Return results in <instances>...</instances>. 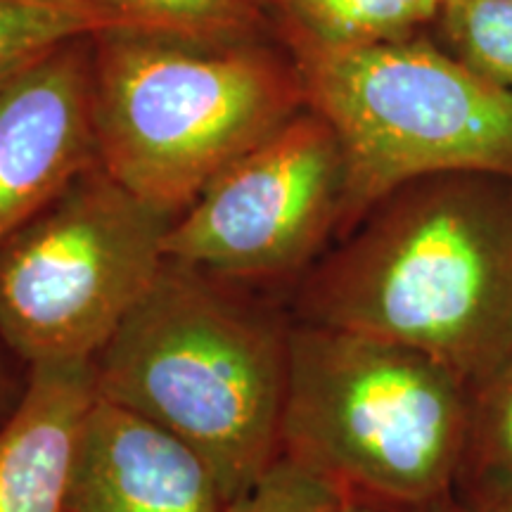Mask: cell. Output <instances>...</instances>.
Returning a JSON list of instances; mask_svg holds the SVG:
<instances>
[{"instance_id":"obj_1","label":"cell","mask_w":512,"mask_h":512,"mask_svg":"<svg viewBox=\"0 0 512 512\" xmlns=\"http://www.w3.org/2000/svg\"><path fill=\"white\" fill-rule=\"evenodd\" d=\"M297 323L434 358L477 387L512 356V185L486 174L408 183L304 275Z\"/></svg>"},{"instance_id":"obj_2","label":"cell","mask_w":512,"mask_h":512,"mask_svg":"<svg viewBox=\"0 0 512 512\" xmlns=\"http://www.w3.org/2000/svg\"><path fill=\"white\" fill-rule=\"evenodd\" d=\"M166 261L93 358L98 399L155 422L207 460L226 503L280 456L292 318Z\"/></svg>"},{"instance_id":"obj_3","label":"cell","mask_w":512,"mask_h":512,"mask_svg":"<svg viewBox=\"0 0 512 512\" xmlns=\"http://www.w3.org/2000/svg\"><path fill=\"white\" fill-rule=\"evenodd\" d=\"M91 76L100 166L176 214L306 107L294 62L254 36L105 29L91 36Z\"/></svg>"},{"instance_id":"obj_4","label":"cell","mask_w":512,"mask_h":512,"mask_svg":"<svg viewBox=\"0 0 512 512\" xmlns=\"http://www.w3.org/2000/svg\"><path fill=\"white\" fill-rule=\"evenodd\" d=\"M470 387L420 351L292 320L280 456L344 503L427 505L451 498Z\"/></svg>"},{"instance_id":"obj_5","label":"cell","mask_w":512,"mask_h":512,"mask_svg":"<svg viewBox=\"0 0 512 512\" xmlns=\"http://www.w3.org/2000/svg\"><path fill=\"white\" fill-rule=\"evenodd\" d=\"M306 105L347 162L339 235L403 185L444 174L512 181V91L420 38L361 48L287 41Z\"/></svg>"},{"instance_id":"obj_6","label":"cell","mask_w":512,"mask_h":512,"mask_svg":"<svg viewBox=\"0 0 512 512\" xmlns=\"http://www.w3.org/2000/svg\"><path fill=\"white\" fill-rule=\"evenodd\" d=\"M181 214L86 169L0 240V342L22 363L93 361L166 264Z\"/></svg>"},{"instance_id":"obj_7","label":"cell","mask_w":512,"mask_h":512,"mask_svg":"<svg viewBox=\"0 0 512 512\" xmlns=\"http://www.w3.org/2000/svg\"><path fill=\"white\" fill-rule=\"evenodd\" d=\"M347 162L309 105L252 147L181 211L166 261L223 283H275L311 271L339 235Z\"/></svg>"},{"instance_id":"obj_8","label":"cell","mask_w":512,"mask_h":512,"mask_svg":"<svg viewBox=\"0 0 512 512\" xmlns=\"http://www.w3.org/2000/svg\"><path fill=\"white\" fill-rule=\"evenodd\" d=\"M98 162L86 36L19 67L0 91V240Z\"/></svg>"},{"instance_id":"obj_9","label":"cell","mask_w":512,"mask_h":512,"mask_svg":"<svg viewBox=\"0 0 512 512\" xmlns=\"http://www.w3.org/2000/svg\"><path fill=\"white\" fill-rule=\"evenodd\" d=\"M221 484L195 448L98 399L76 448L72 512H223Z\"/></svg>"},{"instance_id":"obj_10","label":"cell","mask_w":512,"mask_h":512,"mask_svg":"<svg viewBox=\"0 0 512 512\" xmlns=\"http://www.w3.org/2000/svg\"><path fill=\"white\" fill-rule=\"evenodd\" d=\"M95 401L93 361L29 366L0 422V512H72L76 448Z\"/></svg>"},{"instance_id":"obj_11","label":"cell","mask_w":512,"mask_h":512,"mask_svg":"<svg viewBox=\"0 0 512 512\" xmlns=\"http://www.w3.org/2000/svg\"><path fill=\"white\" fill-rule=\"evenodd\" d=\"M280 19L287 41L361 48L413 38L439 22L444 0H256Z\"/></svg>"},{"instance_id":"obj_12","label":"cell","mask_w":512,"mask_h":512,"mask_svg":"<svg viewBox=\"0 0 512 512\" xmlns=\"http://www.w3.org/2000/svg\"><path fill=\"white\" fill-rule=\"evenodd\" d=\"M453 496L467 510L512 505V356L470 392Z\"/></svg>"},{"instance_id":"obj_13","label":"cell","mask_w":512,"mask_h":512,"mask_svg":"<svg viewBox=\"0 0 512 512\" xmlns=\"http://www.w3.org/2000/svg\"><path fill=\"white\" fill-rule=\"evenodd\" d=\"M131 27L117 12L50 0H0V74L74 38Z\"/></svg>"},{"instance_id":"obj_14","label":"cell","mask_w":512,"mask_h":512,"mask_svg":"<svg viewBox=\"0 0 512 512\" xmlns=\"http://www.w3.org/2000/svg\"><path fill=\"white\" fill-rule=\"evenodd\" d=\"M439 24L458 60L512 91V0H444Z\"/></svg>"},{"instance_id":"obj_15","label":"cell","mask_w":512,"mask_h":512,"mask_svg":"<svg viewBox=\"0 0 512 512\" xmlns=\"http://www.w3.org/2000/svg\"><path fill=\"white\" fill-rule=\"evenodd\" d=\"M133 27L197 38H249L266 10L256 0H110Z\"/></svg>"},{"instance_id":"obj_16","label":"cell","mask_w":512,"mask_h":512,"mask_svg":"<svg viewBox=\"0 0 512 512\" xmlns=\"http://www.w3.org/2000/svg\"><path fill=\"white\" fill-rule=\"evenodd\" d=\"M344 498L328 482L278 456L223 512H342Z\"/></svg>"},{"instance_id":"obj_17","label":"cell","mask_w":512,"mask_h":512,"mask_svg":"<svg viewBox=\"0 0 512 512\" xmlns=\"http://www.w3.org/2000/svg\"><path fill=\"white\" fill-rule=\"evenodd\" d=\"M342 512H465L463 505L456 501V496L444 498V501L427 503V505H406V508H389V505H356L344 503Z\"/></svg>"},{"instance_id":"obj_18","label":"cell","mask_w":512,"mask_h":512,"mask_svg":"<svg viewBox=\"0 0 512 512\" xmlns=\"http://www.w3.org/2000/svg\"><path fill=\"white\" fill-rule=\"evenodd\" d=\"M27 382V380H24ZM24 392V384L15 382V375L10 373L8 363L0 356V422H3L12 413V408L17 406L19 396Z\"/></svg>"},{"instance_id":"obj_19","label":"cell","mask_w":512,"mask_h":512,"mask_svg":"<svg viewBox=\"0 0 512 512\" xmlns=\"http://www.w3.org/2000/svg\"><path fill=\"white\" fill-rule=\"evenodd\" d=\"M50 3H74V5H93V8H102V10H110V12H117V10H114L112 8V5H110V0H50ZM117 15H119V12H117ZM126 19V17H124ZM126 22H128V19H126ZM128 24H131V22H128ZM131 27H133V24H131Z\"/></svg>"},{"instance_id":"obj_20","label":"cell","mask_w":512,"mask_h":512,"mask_svg":"<svg viewBox=\"0 0 512 512\" xmlns=\"http://www.w3.org/2000/svg\"><path fill=\"white\" fill-rule=\"evenodd\" d=\"M465 512H512V505H501V508H482V510H467Z\"/></svg>"},{"instance_id":"obj_21","label":"cell","mask_w":512,"mask_h":512,"mask_svg":"<svg viewBox=\"0 0 512 512\" xmlns=\"http://www.w3.org/2000/svg\"><path fill=\"white\" fill-rule=\"evenodd\" d=\"M22 67H24V64H22ZM17 69H19V67H17ZM17 69H12V72H5V74H0V91H3V86H5V83H8V79H10L12 74L17 72Z\"/></svg>"}]
</instances>
